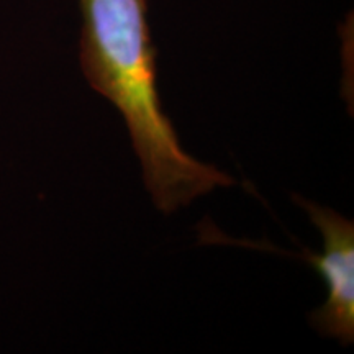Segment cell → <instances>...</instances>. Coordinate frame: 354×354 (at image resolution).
Instances as JSON below:
<instances>
[{"label": "cell", "instance_id": "cell-2", "mask_svg": "<svg viewBox=\"0 0 354 354\" xmlns=\"http://www.w3.org/2000/svg\"><path fill=\"white\" fill-rule=\"evenodd\" d=\"M294 201L307 212L323 238L320 253L305 250L295 254L312 264L326 284L328 297L310 313V323L320 335L349 346L354 342V223L300 196H294Z\"/></svg>", "mask_w": 354, "mask_h": 354}, {"label": "cell", "instance_id": "cell-1", "mask_svg": "<svg viewBox=\"0 0 354 354\" xmlns=\"http://www.w3.org/2000/svg\"><path fill=\"white\" fill-rule=\"evenodd\" d=\"M79 59L88 86L122 113L158 210L172 214L233 177L196 159L161 105L148 0H79Z\"/></svg>", "mask_w": 354, "mask_h": 354}]
</instances>
